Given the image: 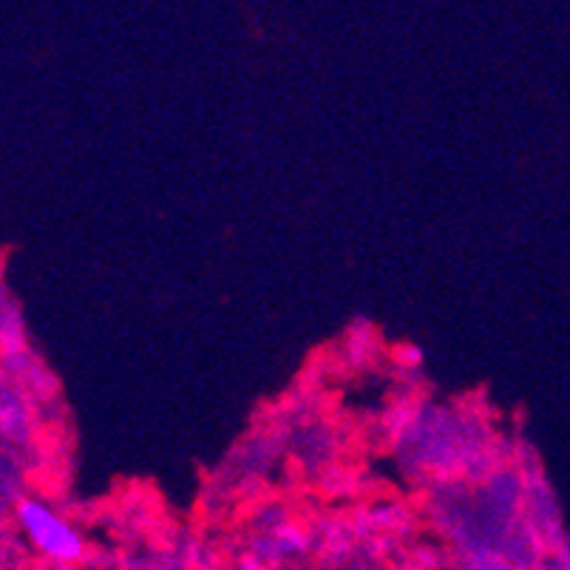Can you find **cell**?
Listing matches in <instances>:
<instances>
[{"mask_svg":"<svg viewBox=\"0 0 570 570\" xmlns=\"http://www.w3.org/2000/svg\"><path fill=\"white\" fill-rule=\"evenodd\" d=\"M55 570H71V564H57Z\"/></svg>","mask_w":570,"mask_h":570,"instance_id":"obj_2","label":"cell"},{"mask_svg":"<svg viewBox=\"0 0 570 570\" xmlns=\"http://www.w3.org/2000/svg\"><path fill=\"white\" fill-rule=\"evenodd\" d=\"M14 517H18V525L23 528L26 539L55 564H71L86 553L80 531L43 500L23 497L14 505Z\"/></svg>","mask_w":570,"mask_h":570,"instance_id":"obj_1","label":"cell"}]
</instances>
